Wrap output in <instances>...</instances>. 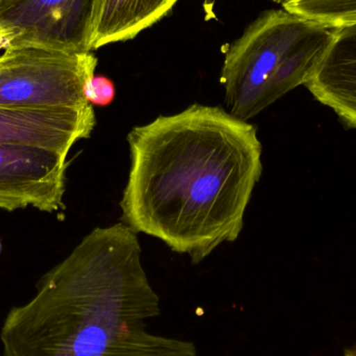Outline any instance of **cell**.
<instances>
[{
    "instance_id": "1",
    "label": "cell",
    "mask_w": 356,
    "mask_h": 356,
    "mask_svg": "<svg viewBox=\"0 0 356 356\" xmlns=\"http://www.w3.org/2000/svg\"><path fill=\"white\" fill-rule=\"evenodd\" d=\"M131 170L120 201L134 232L199 264L238 238L263 175L257 129L221 106L192 104L134 127Z\"/></svg>"
},
{
    "instance_id": "2",
    "label": "cell",
    "mask_w": 356,
    "mask_h": 356,
    "mask_svg": "<svg viewBox=\"0 0 356 356\" xmlns=\"http://www.w3.org/2000/svg\"><path fill=\"white\" fill-rule=\"evenodd\" d=\"M160 307L137 253L86 241L6 315L3 356H198L193 343L146 330Z\"/></svg>"
},
{
    "instance_id": "3",
    "label": "cell",
    "mask_w": 356,
    "mask_h": 356,
    "mask_svg": "<svg viewBox=\"0 0 356 356\" xmlns=\"http://www.w3.org/2000/svg\"><path fill=\"white\" fill-rule=\"evenodd\" d=\"M332 31L284 8L261 13L226 52L220 81L228 113L250 120L305 86Z\"/></svg>"
},
{
    "instance_id": "4",
    "label": "cell",
    "mask_w": 356,
    "mask_h": 356,
    "mask_svg": "<svg viewBox=\"0 0 356 356\" xmlns=\"http://www.w3.org/2000/svg\"><path fill=\"white\" fill-rule=\"evenodd\" d=\"M97 62L93 51L8 46L0 56V106H92L85 88L95 75Z\"/></svg>"
},
{
    "instance_id": "5",
    "label": "cell",
    "mask_w": 356,
    "mask_h": 356,
    "mask_svg": "<svg viewBox=\"0 0 356 356\" xmlns=\"http://www.w3.org/2000/svg\"><path fill=\"white\" fill-rule=\"evenodd\" d=\"M99 1L6 0L0 3V31L8 46L91 52Z\"/></svg>"
},
{
    "instance_id": "6",
    "label": "cell",
    "mask_w": 356,
    "mask_h": 356,
    "mask_svg": "<svg viewBox=\"0 0 356 356\" xmlns=\"http://www.w3.org/2000/svg\"><path fill=\"white\" fill-rule=\"evenodd\" d=\"M67 156L40 146L0 143V209H64Z\"/></svg>"
},
{
    "instance_id": "7",
    "label": "cell",
    "mask_w": 356,
    "mask_h": 356,
    "mask_svg": "<svg viewBox=\"0 0 356 356\" xmlns=\"http://www.w3.org/2000/svg\"><path fill=\"white\" fill-rule=\"evenodd\" d=\"M96 125L93 106H0V143L40 146L68 154Z\"/></svg>"
},
{
    "instance_id": "8",
    "label": "cell",
    "mask_w": 356,
    "mask_h": 356,
    "mask_svg": "<svg viewBox=\"0 0 356 356\" xmlns=\"http://www.w3.org/2000/svg\"><path fill=\"white\" fill-rule=\"evenodd\" d=\"M305 86L318 102L356 129V23L332 31Z\"/></svg>"
},
{
    "instance_id": "9",
    "label": "cell",
    "mask_w": 356,
    "mask_h": 356,
    "mask_svg": "<svg viewBox=\"0 0 356 356\" xmlns=\"http://www.w3.org/2000/svg\"><path fill=\"white\" fill-rule=\"evenodd\" d=\"M178 0H100L93 49L129 41L171 12Z\"/></svg>"
},
{
    "instance_id": "10",
    "label": "cell",
    "mask_w": 356,
    "mask_h": 356,
    "mask_svg": "<svg viewBox=\"0 0 356 356\" xmlns=\"http://www.w3.org/2000/svg\"><path fill=\"white\" fill-rule=\"evenodd\" d=\"M282 8L328 29L356 23V0H297Z\"/></svg>"
},
{
    "instance_id": "11",
    "label": "cell",
    "mask_w": 356,
    "mask_h": 356,
    "mask_svg": "<svg viewBox=\"0 0 356 356\" xmlns=\"http://www.w3.org/2000/svg\"><path fill=\"white\" fill-rule=\"evenodd\" d=\"M85 95L92 106H108L114 102L116 88L108 77L94 75L85 88Z\"/></svg>"
},
{
    "instance_id": "12",
    "label": "cell",
    "mask_w": 356,
    "mask_h": 356,
    "mask_svg": "<svg viewBox=\"0 0 356 356\" xmlns=\"http://www.w3.org/2000/svg\"><path fill=\"white\" fill-rule=\"evenodd\" d=\"M8 46V38L4 35L3 31H0V50L6 49Z\"/></svg>"
},
{
    "instance_id": "13",
    "label": "cell",
    "mask_w": 356,
    "mask_h": 356,
    "mask_svg": "<svg viewBox=\"0 0 356 356\" xmlns=\"http://www.w3.org/2000/svg\"><path fill=\"white\" fill-rule=\"evenodd\" d=\"M272 1L276 2V3L282 4V6H284V4L290 3V2L297 1V0H272Z\"/></svg>"
},
{
    "instance_id": "14",
    "label": "cell",
    "mask_w": 356,
    "mask_h": 356,
    "mask_svg": "<svg viewBox=\"0 0 356 356\" xmlns=\"http://www.w3.org/2000/svg\"><path fill=\"white\" fill-rule=\"evenodd\" d=\"M0 252H1V242H0Z\"/></svg>"
},
{
    "instance_id": "15",
    "label": "cell",
    "mask_w": 356,
    "mask_h": 356,
    "mask_svg": "<svg viewBox=\"0 0 356 356\" xmlns=\"http://www.w3.org/2000/svg\"><path fill=\"white\" fill-rule=\"evenodd\" d=\"M3 1H6V0H0V3H2Z\"/></svg>"
},
{
    "instance_id": "16",
    "label": "cell",
    "mask_w": 356,
    "mask_h": 356,
    "mask_svg": "<svg viewBox=\"0 0 356 356\" xmlns=\"http://www.w3.org/2000/svg\"><path fill=\"white\" fill-rule=\"evenodd\" d=\"M355 356H356V353H355Z\"/></svg>"
}]
</instances>
